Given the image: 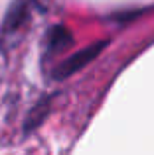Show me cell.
I'll use <instances>...</instances> for the list:
<instances>
[{
	"label": "cell",
	"instance_id": "cell-1",
	"mask_svg": "<svg viewBox=\"0 0 154 155\" xmlns=\"http://www.w3.org/2000/svg\"><path fill=\"white\" fill-rule=\"evenodd\" d=\"M103 45H105V41H99V43H95V45H89V47H85V49L73 53L71 57H67L65 61H61V63L58 65V69L54 71V77L55 79H67V77L73 75L75 71L83 69L87 63H91V59H95L101 53Z\"/></svg>",
	"mask_w": 154,
	"mask_h": 155
},
{
	"label": "cell",
	"instance_id": "cell-2",
	"mask_svg": "<svg viewBox=\"0 0 154 155\" xmlns=\"http://www.w3.org/2000/svg\"><path fill=\"white\" fill-rule=\"evenodd\" d=\"M32 2H34V0H16V2L12 4L10 12H8V16H6V22H4V34L16 31L24 22H26V18L30 16Z\"/></svg>",
	"mask_w": 154,
	"mask_h": 155
},
{
	"label": "cell",
	"instance_id": "cell-3",
	"mask_svg": "<svg viewBox=\"0 0 154 155\" xmlns=\"http://www.w3.org/2000/svg\"><path fill=\"white\" fill-rule=\"evenodd\" d=\"M69 43H71L69 31H67L65 28H61V26H55V28H51L50 35H47L46 49H47V53H55V51L63 49V47H67Z\"/></svg>",
	"mask_w": 154,
	"mask_h": 155
}]
</instances>
